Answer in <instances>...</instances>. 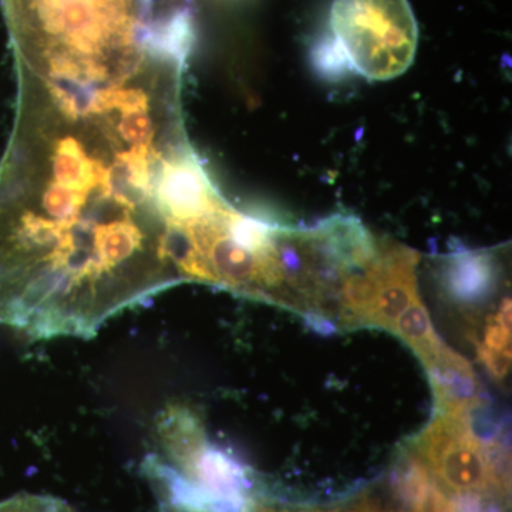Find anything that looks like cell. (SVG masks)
<instances>
[{
	"instance_id": "5",
	"label": "cell",
	"mask_w": 512,
	"mask_h": 512,
	"mask_svg": "<svg viewBox=\"0 0 512 512\" xmlns=\"http://www.w3.org/2000/svg\"><path fill=\"white\" fill-rule=\"evenodd\" d=\"M443 281L457 301H480L493 291L497 281L494 258L480 251L458 252L444 264Z\"/></svg>"
},
{
	"instance_id": "4",
	"label": "cell",
	"mask_w": 512,
	"mask_h": 512,
	"mask_svg": "<svg viewBox=\"0 0 512 512\" xmlns=\"http://www.w3.org/2000/svg\"><path fill=\"white\" fill-rule=\"evenodd\" d=\"M424 366L433 384L439 414L471 412L480 404L476 376L464 357L443 345Z\"/></svg>"
},
{
	"instance_id": "3",
	"label": "cell",
	"mask_w": 512,
	"mask_h": 512,
	"mask_svg": "<svg viewBox=\"0 0 512 512\" xmlns=\"http://www.w3.org/2000/svg\"><path fill=\"white\" fill-rule=\"evenodd\" d=\"M414 451L447 494L477 493L507 503L510 490L494 476L484 443L474 434L470 412L439 414L417 437Z\"/></svg>"
},
{
	"instance_id": "11",
	"label": "cell",
	"mask_w": 512,
	"mask_h": 512,
	"mask_svg": "<svg viewBox=\"0 0 512 512\" xmlns=\"http://www.w3.org/2000/svg\"><path fill=\"white\" fill-rule=\"evenodd\" d=\"M302 512H339V510H313V511H302Z\"/></svg>"
},
{
	"instance_id": "8",
	"label": "cell",
	"mask_w": 512,
	"mask_h": 512,
	"mask_svg": "<svg viewBox=\"0 0 512 512\" xmlns=\"http://www.w3.org/2000/svg\"><path fill=\"white\" fill-rule=\"evenodd\" d=\"M0 512H74L70 505L50 495L19 494L0 503Z\"/></svg>"
},
{
	"instance_id": "10",
	"label": "cell",
	"mask_w": 512,
	"mask_h": 512,
	"mask_svg": "<svg viewBox=\"0 0 512 512\" xmlns=\"http://www.w3.org/2000/svg\"><path fill=\"white\" fill-rule=\"evenodd\" d=\"M339 512H375V500L363 497L356 503L350 504L345 510H339Z\"/></svg>"
},
{
	"instance_id": "2",
	"label": "cell",
	"mask_w": 512,
	"mask_h": 512,
	"mask_svg": "<svg viewBox=\"0 0 512 512\" xmlns=\"http://www.w3.org/2000/svg\"><path fill=\"white\" fill-rule=\"evenodd\" d=\"M330 28L350 69L366 79H396L414 62L419 30L409 0H333Z\"/></svg>"
},
{
	"instance_id": "1",
	"label": "cell",
	"mask_w": 512,
	"mask_h": 512,
	"mask_svg": "<svg viewBox=\"0 0 512 512\" xmlns=\"http://www.w3.org/2000/svg\"><path fill=\"white\" fill-rule=\"evenodd\" d=\"M15 53L0 251L43 256L138 298L184 282L188 235L229 207L185 137L187 52L140 32Z\"/></svg>"
},
{
	"instance_id": "9",
	"label": "cell",
	"mask_w": 512,
	"mask_h": 512,
	"mask_svg": "<svg viewBox=\"0 0 512 512\" xmlns=\"http://www.w3.org/2000/svg\"><path fill=\"white\" fill-rule=\"evenodd\" d=\"M478 356L483 360L485 367L490 370L491 375L497 379H503L510 370L511 356L505 353L495 352L485 348L484 345L478 346Z\"/></svg>"
},
{
	"instance_id": "6",
	"label": "cell",
	"mask_w": 512,
	"mask_h": 512,
	"mask_svg": "<svg viewBox=\"0 0 512 512\" xmlns=\"http://www.w3.org/2000/svg\"><path fill=\"white\" fill-rule=\"evenodd\" d=\"M392 332L397 333L404 342L409 343L423 363L429 362L444 345L431 325L429 313L420 299H416L397 318Z\"/></svg>"
},
{
	"instance_id": "7",
	"label": "cell",
	"mask_w": 512,
	"mask_h": 512,
	"mask_svg": "<svg viewBox=\"0 0 512 512\" xmlns=\"http://www.w3.org/2000/svg\"><path fill=\"white\" fill-rule=\"evenodd\" d=\"M313 64H315L316 70L322 73V76L329 77V79H336L352 70L342 47L333 39V36H326L313 49Z\"/></svg>"
}]
</instances>
